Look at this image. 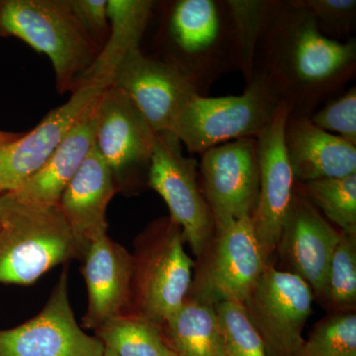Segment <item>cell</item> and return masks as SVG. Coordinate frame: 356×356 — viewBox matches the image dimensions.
I'll list each match as a JSON object with an SVG mask.
<instances>
[{
	"label": "cell",
	"mask_w": 356,
	"mask_h": 356,
	"mask_svg": "<svg viewBox=\"0 0 356 356\" xmlns=\"http://www.w3.org/2000/svg\"><path fill=\"white\" fill-rule=\"evenodd\" d=\"M225 350L231 356H267L261 336L250 322L243 303L215 304Z\"/></svg>",
	"instance_id": "484cf974"
},
{
	"label": "cell",
	"mask_w": 356,
	"mask_h": 356,
	"mask_svg": "<svg viewBox=\"0 0 356 356\" xmlns=\"http://www.w3.org/2000/svg\"><path fill=\"white\" fill-rule=\"evenodd\" d=\"M132 314L165 324L191 291L194 262L170 218L149 224L134 242Z\"/></svg>",
	"instance_id": "5b68a950"
},
{
	"label": "cell",
	"mask_w": 356,
	"mask_h": 356,
	"mask_svg": "<svg viewBox=\"0 0 356 356\" xmlns=\"http://www.w3.org/2000/svg\"><path fill=\"white\" fill-rule=\"evenodd\" d=\"M266 266L252 216L243 217L217 233L212 259L195 294L214 304L243 303Z\"/></svg>",
	"instance_id": "9a60e30c"
},
{
	"label": "cell",
	"mask_w": 356,
	"mask_h": 356,
	"mask_svg": "<svg viewBox=\"0 0 356 356\" xmlns=\"http://www.w3.org/2000/svg\"><path fill=\"white\" fill-rule=\"evenodd\" d=\"M341 233L295 188L290 216L280 247L293 273L324 297L327 273ZM278 247V248H280Z\"/></svg>",
	"instance_id": "e0dca14e"
},
{
	"label": "cell",
	"mask_w": 356,
	"mask_h": 356,
	"mask_svg": "<svg viewBox=\"0 0 356 356\" xmlns=\"http://www.w3.org/2000/svg\"><path fill=\"white\" fill-rule=\"evenodd\" d=\"M288 117L289 111L282 103L273 122L255 138L259 180L252 220L266 262L280 247L295 195L296 181L284 146Z\"/></svg>",
	"instance_id": "7c38bea8"
},
{
	"label": "cell",
	"mask_w": 356,
	"mask_h": 356,
	"mask_svg": "<svg viewBox=\"0 0 356 356\" xmlns=\"http://www.w3.org/2000/svg\"><path fill=\"white\" fill-rule=\"evenodd\" d=\"M70 2L77 20L102 49L110 32L107 0H70Z\"/></svg>",
	"instance_id": "4dcf8cb0"
},
{
	"label": "cell",
	"mask_w": 356,
	"mask_h": 356,
	"mask_svg": "<svg viewBox=\"0 0 356 356\" xmlns=\"http://www.w3.org/2000/svg\"><path fill=\"white\" fill-rule=\"evenodd\" d=\"M117 192L113 175L95 145L65 187L58 205L83 257L93 241L107 235V208Z\"/></svg>",
	"instance_id": "ac0fdd59"
},
{
	"label": "cell",
	"mask_w": 356,
	"mask_h": 356,
	"mask_svg": "<svg viewBox=\"0 0 356 356\" xmlns=\"http://www.w3.org/2000/svg\"><path fill=\"white\" fill-rule=\"evenodd\" d=\"M7 36L48 56L60 95L76 90L102 51L77 20L70 0H0V37Z\"/></svg>",
	"instance_id": "277c9868"
},
{
	"label": "cell",
	"mask_w": 356,
	"mask_h": 356,
	"mask_svg": "<svg viewBox=\"0 0 356 356\" xmlns=\"http://www.w3.org/2000/svg\"><path fill=\"white\" fill-rule=\"evenodd\" d=\"M104 89H76L67 102L49 112L32 131L0 147V196L15 191L38 172Z\"/></svg>",
	"instance_id": "5bb4252c"
},
{
	"label": "cell",
	"mask_w": 356,
	"mask_h": 356,
	"mask_svg": "<svg viewBox=\"0 0 356 356\" xmlns=\"http://www.w3.org/2000/svg\"><path fill=\"white\" fill-rule=\"evenodd\" d=\"M219 356H231L229 355L228 353H227L226 350H225L224 343H222V348L221 351H220Z\"/></svg>",
	"instance_id": "d6a6232c"
},
{
	"label": "cell",
	"mask_w": 356,
	"mask_h": 356,
	"mask_svg": "<svg viewBox=\"0 0 356 356\" xmlns=\"http://www.w3.org/2000/svg\"><path fill=\"white\" fill-rule=\"evenodd\" d=\"M317 26L318 31L334 41L355 38V0H297Z\"/></svg>",
	"instance_id": "f1b7e54d"
},
{
	"label": "cell",
	"mask_w": 356,
	"mask_h": 356,
	"mask_svg": "<svg viewBox=\"0 0 356 356\" xmlns=\"http://www.w3.org/2000/svg\"><path fill=\"white\" fill-rule=\"evenodd\" d=\"M281 104L270 88L254 76L241 95H194L170 132L189 154H201L225 143L257 138L273 122Z\"/></svg>",
	"instance_id": "8992f818"
},
{
	"label": "cell",
	"mask_w": 356,
	"mask_h": 356,
	"mask_svg": "<svg viewBox=\"0 0 356 356\" xmlns=\"http://www.w3.org/2000/svg\"><path fill=\"white\" fill-rule=\"evenodd\" d=\"M99 339L77 323L64 267L44 308L24 324L0 330V356H103Z\"/></svg>",
	"instance_id": "30bf717a"
},
{
	"label": "cell",
	"mask_w": 356,
	"mask_h": 356,
	"mask_svg": "<svg viewBox=\"0 0 356 356\" xmlns=\"http://www.w3.org/2000/svg\"><path fill=\"white\" fill-rule=\"evenodd\" d=\"M300 356H356V316L344 314L320 323Z\"/></svg>",
	"instance_id": "4316f807"
},
{
	"label": "cell",
	"mask_w": 356,
	"mask_h": 356,
	"mask_svg": "<svg viewBox=\"0 0 356 356\" xmlns=\"http://www.w3.org/2000/svg\"><path fill=\"white\" fill-rule=\"evenodd\" d=\"M284 146L296 184L356 173V146L309 119L288 117Z\"/></svg>",
	"instance_id": "d6986e66"
},
{
	"label": "cell",
	"mask_w": 356,
	"mask_h": 356,
	"mask_svg": "<svg viewBox=\"0 0 356 356\" xmlns=\"http://www.w3.org/2000/svg\"><path fill=\"white\" fill-rule=\"evenodd\" d=\"M93 332L105 350L116 356H177L163 327L137 314L112 318Z\"/></svg>",
	"instance_id": "603a6c76"
},
{
	"label": "cell",
	"mask_w": 356,
	"mask_h": 356,
	"mask_svg": "<svg viewBox=\"0 0 356 356\" xmlns=\"http://www.w3.org/2000/svg\"><path fill=\"white\" fill-rule=\"evenodd\" d=\"M314 294L296 274L266 266L243 302L267 356H300Z\"/></svg>",
	"instance_id": "ba28073f"
},
{
	"label": "cell",
	"mask_w": 356,
	"mask_h": 356,
	"mask_svg": "<svg viewBox=\"0 0 356 356\" xmlns=\"http://www.w3.org/2000/svg\"><path fill=\"white\" fill-rule=\"evenodd\" d=\"M200 156L202 192L219 233L254 213L259 180L257 140H232Z\"/></svg>",
	"instance_id": "8fae6325"
},
{
	"label": "cell",
	"mask_w": 356,
	"mask_h": 356,
	"mask_svg": "<svg viewBox=\"0 0 356 356\" xmlns=\"http://www.w3.org/2000/svg\"><path fill=\"white\" fill-rule=\"evenodd\" d=\"M103 356H116L113 355V353H111V351H109L108 350H105L104 353H103Z\"/></svg>",
	"instance_id": "836d02e7"
},
{
	"label": "cell",
	"mask_w": 356,
	"mask_h": 356,
	"mask_svg": "<svg viewBox=\"0 0 356 356\" xmlns=\"http://www.w3.org/2000/svg\"><path fill=\"white\" fill-rule=\"evenodd\" d=\"M355 74V38H327L297 0H267L252 77L270 88L289 116L310 118Z\"/></svg>",
	"instance_id": "6da1fadb"
},
{
	"label": "cell",
	"mask_w": 356,
	"mask_h": 356,
	"mask_svg": "<svg viewBox=\"0 0 356 356\" xmlns=\"http://www.w3.org/2000/svg\"><path fill=\"white\" fill-rule=\"evenodd\" d=\"M81 261L88 289L84 329L95 331L112 318L132 314V254L107 234L89 245Z\"/></svg>",
	"instance_id": "2e32d148"
},
{
	"label": "cell",
	"mask_w": 356,
	"mask_h": 356,
	"mask_svg": "<svg viewBox=\"0 0 356 356\" xmlns=\"http://www.w3.org/2000/svg\"><path fill=\"white\" fill-rule=\"evenodd\" d=\"M111 86L121 89L156 134L170 132L195 89L175 67L138 49L119 65Z\"/></svg>",
	"instance_id": "4fadbf2b"
},
{
	"label": "cell",
	"mask_w": 356,
	"mask_h": 356,
	"mask_svg": "<svg viewBox=\"0 0 356 356\" xmlns=\"http://www.w3.org/2000/svg\"><path fill=\"white\" fill-rule=\"evenodd\" d=\"M154 6L156 2L152 0H107L108 38L95 62L77 81L76 90L84 86H111L119 65L129 54L140 49Z\"/></svg>",
	"instance_id": "44dd1931"
},
{
	"label": "cell",
	"mask_w": 356,
	"mask_h": 356,
	"mask_svg": "<svg viewBox=\"0 0 356 356\" xmlns=\"http://www.w3.org/2000/svg\"><path fill=\"white\" fill-rule=\"evenodd\" d=\"M156 134L127 95L114 86L98 98L95 147L118 191L140 185L149 173Z\"/></svg>",
	"instance_id": "9c48e42d"
},
{
	"label": "cell",
	"mask_w": 356,
	"mask_h": 356,
	"mask_svg": "<svg viewBox=\"0 0 356 356\" xmlns=\"http://www.w3.org/2000/svg\"><path fill=\"white\" fill-rule=\"evenodd\" d=\"M163 331L177 356H219L222 348L215 304L197 294L187 295Z\"/></svg>",
	"instance_id": "7402d4cb"
},
{
	"label": "cell",
	"mask_w": 356,
	"mask_h": 356,
	"mask_svg": "<svg viewBox=\"0 0 356 356\" xmlns=\"http://www.w3.org/2000/svg\"><path fill=\"white\" fill-rule=\"evenodd\" d=\"M309 120L325 132L339 136L356 146L355 86L325 102Z\"/></svg>",
	"instance_id": "f546056e"
},
{
	"label": "cell",
	"mask_w": 356,
	"mask_h": 356,
	"mask_svg": "<svg viewBox=\"0 0 356 356\" xmlns=\"http://www.w3.org/2000/svg\"><path fill=\"white\" fill-rule=\"evenodd\" d=\"M22 135L23 133H10L0 130V147L6 146V145L13 142V140H17Z\"/></svg>",
	"instance_id": "1f68e13d"
},
{
	"label": "cell",
	"mask_w": 356,
	"mask_h": 356,
	"mask_svg": "<svg viewBox=\"0 0 356 356\" xmlns=\"http://www.w3.org/2000/svg\"><path fill=\"white\" fill-rule=\"evenodd\" d=\"M325 298L337 307L355 305L356 301L355 236L341 233L327 273Z\"/></svg>",
	"instance_id": "83f0119b"
},
{
	"label": "cell",
	"mask_w": 356,
	"mask_h": 356,
	"mask_svg": "<svg viewBox=\"0 0 356 356\" xmlns=\"http://www.w3.org/2000/svg\"><path fill=\"white\" fill-rule=\"evenodd\" d=\"M197 161L185 156L172 132L156 135L147 184L168 205L170 220L181 229L193 254L205 252L215 231L209 205L199 185Z\"/></svg>",
	"instance_id": "52a82bcc"
},
{
	"label": "cell",
	"mask_w": 356,
	"mask_h": 356,
	"mask_svg": "<svg viewBox=\"0 0 356 356\" xmlns=\"http://www.w3.org/2000/svg\"><path fill=\"white\" fill-rule=\"evenodd\" d=\"M72 259L83 252L58 207L0 196V283L31 285Z\"/></svg>",
	"instance_id": "3957f363"
},
{
	"label": "cell",
	"mask_w": 356,
	"mask_h": 356,
	"mask_svg": "<svg viewBox=\"0 0 356 356\" xmlns=\"http://www.w3.org/2000/svg\"><path fill=\"white\" fill-rule=\"evenodd\" d=\"M235 34L238 72L248 83L254 74L255 49L261 35L267 0H226Z\"/></svg>",
	"instance_id": "d4e9b609"
},
{
	"label": "cell",
	"mask_w": 356,
	"mask_h": 356,
	"mask_svg": "<svg viewBox=\"0 0 356 356\" xmlns=\"http://www.w3.org/2000/svg\"><path fill=\"white\" fill-rule=\"evenodd\" d=\"M159 57L200 96L225 74L238 70L233 22L226 0H177L166 4Z\"/></svg>",
	"instance_id": "7a4b0ae2"
},
{
	"label": "cell",
	"mask_w": 356,
	"mask_h": 356,
	"mask_svg": "<svg viewBox=\"0 0 356 356\" xmlns=\"http://www.w3.org/2000/svg\"><path fill=\"white\" fill-rule=\"evenodd\" d=\"M98 98L70 129L38 172L11 192L14 197L30 205L58 207L65 187L95 147Z\"/></svg>",
	"instance_id": "ffe728a7"
},
{
	"label": "cell",
	"mask_w": 356,
	"mask_h": 356,
	"mask_svg": "<svg viewBox=\"0 0 356 356\" xmlns=\"http://www.w3.org/2000/svg\"><path fill=\"white\" fill-rule=\"evenodd\" d=\"M301 195L322 211L324 216L346 235L356 234V173L348 177L324 178L296 184Z\"/></svg>",
	"instance_id": "cb8c5ba5"
}]
</instances>
